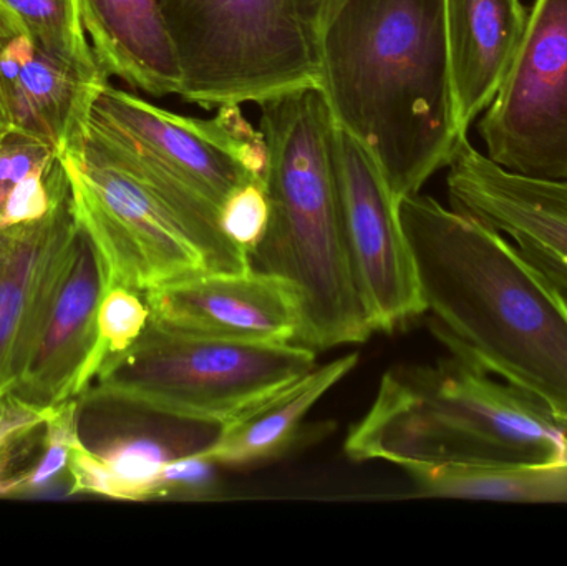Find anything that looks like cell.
Listing matches in <instances>:
<instances>
[{"mask_svg": "<svg viewBox=\"0 0 567 566\" xmlns=\"http://www.w3.org/2000/svg\"><path fill=\"white\" fill-rule=\"evenodd\" d=\"M76 226L70 193L42 218L0 229V404L12 385L17 349L33 299Z\"/></svg>", "mask_w": 567, "mask_h": 566, "instance_id": "obj_17", "label": "cell"}, {"mask_svg": "<svg viewBox=\"0 0 567 566\" xmlns=\"http://www.w3.org/2000/svg\"><path fill=\"white\" fill-rule=\"evenodd\" d=\"M216 464L202 457L198 452L178 455L163 469L159 475L158 498L172 501H206L218 494Z\"/></svg>", "mask_w": 567, "mask_h": 566, "instance_id": "obj_24", "label": "cell"}, {"mask_svg": "<svg viewBox=\"0 0 567 566\" xmlns=\"http://www.w3.org/2000/svg\"><path fill=\"white\" fill-rule=\"evenodd\" d=\"M148 321L150 309L145 296L122 286L106 289L99 311L100 366L132 348Z\"/></svg>", "mask_w": 567, "mask_h": 566, "instance_id": "obj_21", "label": "cell"}, {"mask_svg": "<svg viewBox=\"0 0 567 566\" xmlns=\"http://www.w3.org/2000/svg\"><path fill=\"white\" fill-rule=\"evenodd\" d=\"M105 291L102 259L79 225L33 299L3 402L45 415L90 388L102 368L99 311Z\"/></svg>", "mask_w": 567, "mask_h": 566, "instance_id": "obj_9", "label": "cell"}, {"mask_svg": "<svg viewBox=\"0 0 567 566\" xmlns=\"http://www.w3.org/2000/svg\"><path fill=\"white\" fill-rule=\"evenodd\" d=\"M297 7H299L300 16L302 19L313 27L317 16H319L320 7H322L323 0H296Z\"/></svg>", "mask_w": 567, "mask_h": 566, "instance_id": "obj_26", "label": "cell"}, {"mask_svg": "<svg viewBox=\"0 0 567 566\" xmlns=\"http://www.w3.org/2000/svg\"><path fill=\"white\" fill-rule=\"evenodd\" d=\"M402 469L423 497L567 502V465H406Z\"/></svg>", "mask_w": 567, "mask_h": 566, "instance_id": "obj_19", "label": "cell"}, {"mask_svg": "<svg viewBox=\"0 0 567 566\" xmlns=\"http://www.w3.org/2000/svg\"><path fill=\"white\" fill-rule=\"evenodd\" d=\"M86 136L182 183L221 206L249 182H265L266 140L241 105L219 106L213 119L182 115L106 83L90 113Z\"/></svg>", "mask_w": 567, "mask_h": 566, "instance_id": "obj_8", "label": "cell"}, {"mask_svg": "<svg viewBox=\"0 0 567 566\" xmlns=\"http://www.w3.org/2000/svg\"><path fill=\"white\" fill-rule=\"evenodd\" d=\"M265 185L271 216L252 268L281 276L302 306L299 344L313 351L360 344L373 335L360 298L333 176L332 113L319 86L261 103Z\"/></svg>", "mask_w": 567, "mask_h": 566, "instance_id": "obj_3", "label": "cell"}, {"mask_svg": "<svg viewBox=\"0 0 567 566\" xmlns=\"http://www.w3.org/2000/svg\"><path fill=\"white\" fill-rule=\"evenodd\" d=\"M143 296L150 322L169 331L276 344H299L302 335L296 288L256 268L195 276Z\"/></svg>", "mask_w": 567, "mask_h": 566, "instance_id": "obj_13", "label": "cell"}, {"mask_svg": "<svg viewBox=\"0 0 567 566\" xmlns=\"http://www.w3.org/2000/svg\"><path fill=\"white\" fill-rule=\"evenodd\" d=\"M73 212L113 286L146 295L212 272L252 268L229 239L219 208L182 183L85 135L82 153L63 156Z\"/></svg>", "mask_w": 567, "mask_h": 566, "instance_id": "obj_5", "label": "cell"}, {"mask_svg": "<svg viewBox=\"0 0 567 566\" xmlns=\"http://www.w3.org/2000/svg\"><path fill=\"white\" fill-rule=\"evenodd\" d=\"M359 354L343 356L284 389L275 398L218 428L198 454L216 465H249L281 457L293 444L313 405L353 371Z\"/></svg>", "mask_w": 567, "mask_h": 566, "instance_id": "obj_18", "label": "cell"}, {"mask_svg": "<svg viewBox=\"0 0 567 566\" xmlns=\"http://www.w3.org/2000/svg\"><path fill=\"white\" fill-rule=\"evenodd\" d=\"M316 368L302 344L169 331L148 321L135 344L103 362L89 391L189 424L221 428Z\"/></svg>", "mask_w": 567, "mask_h": 566, "instance_id": "obj_6", "label": "cell"}, {"mask_svg": "<svg viewBox=\"0 0 567 566\" xmlns=\"http://www.w3.org/2000/svg\"><path fill=\"white\" fill-rule=\"evenodd\" d=\"M433 332L567 428V299L499 231L415 193L399 202Z\"/></svg>", "mask_w": 567, "mask_h": 566, "instance_id": "obj_2", "label": "cell"}, {"mask_svg": "<svg viewBox=\"0 0 567 566\" xmlns=\"http://www.w3.org/2000/svg\"><path fill=\"white\" fill-rule=\"evenodd\" d=\"M333 176L347 251L375 332H392L425 315L399 202L372 156L336 125Z\"/></svg>", "mask_w": 567, "mask_h": 566, "instance_id": "obj_11", "label": "cell"}, {"mask_svg": "<svg viewBox=\"0 0 567 566\" xmlns=\"http://www.w3.org/2000/svg\"><path fill=\"white\" fill-rule=\"evenodd\" d=\"M79 9L106 75L152 96L178 95L182 70L163 0H79Z\"/></svg>", "mask_w": 567, "mask_h": 566, "instance_id": "obj_15", "label": "cell"}, {"mask_svg": "<svg viewBox=\"0 0 567 566\" xmlns=\"http://www.w3.org/2000/svg\"><path fill=\"white\" fill-rule=\"evenodd\" d=\"M452 209L515 239L567 299V179L506 172L463 136L449 165Z\"/></svg>", "mask_w": 567, "mask_h": 566, "instance_id": "obj_12", "label": "cell"}, {"mask_svg": "<svg viewBox=\"0 0 567 566\" xmlns=\"http://www.w3.org/2000/svg\"><path fill=\"white\" fill-rule=\"evenodd\" d=\"M480 135L506 172L566 182L567 0H535Z\"/></svg>", "mask_w": 567, "mask_h": 566, "instance_id": "obj_10", "label": "cell"}, {"mask_svg": "<svg viewBox=\"0 0 567 566\" xmlns=\"http://www.w3.org/2000/svg\"><path fill=\"white\" fill-rule=\"evenodd\" d=\"M59 155L52 146L40 140L10 132L0 142V213L30 175L49 165Z\"/></svg>", "mask_w": 567, "mask_h": 566, "instance_id": "obj_23", "label": "cell"}, {"mask_svg": "<svg viewBox=\"0 0 567 566\" xmlns=\"http://www.w3.org/2000/svg\"><path fill=\"white\" fill-rule=\"evenodd\" d=\"M20 30H23V25L19 17H17L6 3L0 2V49H2L3 43H6L13 33L20 32ZM10 132H12V125H10L9 115H7L2 86H0V142H2Z\"/></svg>", "mask_w": 567, "mask_h": 566, "instance_id": "obj_25", "label": "cell"}, {"mask_svg": "<svg viewBox=\"0 0 567 566\" xmlns=\"http://www.w3.org/2000/svg\"><path fill=\"white\" fill-rule=\"evenodd\" d=\"M109 83L40 49L25 29L0 49V86L12 132L32 136L56 153H82L93 102Z\"/></svg>", "mask_w": 567, "mask_h": 566, "instance_id": "obj_14", "label": "cell"}, {"mask_svg": "<svg viewBox=\"0 0 567 566\" xmlns=\"http://www.w3.org/2000/svg\"><path fill=\"white\" fill-rule=\"evenodd\" d=\"M343 451L400 469L567 465V428L538 399L453 356L385 372Z\"/></svg>", "mask_w": 567, "mask_h": 566, "instance_id": "obj_4", "label": "cell"}, {"mask_svg": "<svg viewBox=\"0 0 567 566\" xmlns=\"http://www.w3.org/2000/svg\"><path fill=\"white\" fill-rule=\"evenodd\" d=\"M22 22L30 39L50 55L85 70L105 72L86 40L79 0H0ZM106 73V72H105Z\"/></svg>", "mask_w": 567, "mask_h": 566, "instance_id": "obj_20", "label": "cell"}, {"mask_svg": "<svg viewBox=\"0 0 567 566\" xmlns=\"http://www.w3.org/2000/svg\"><path fill=\"white\" fill-rule=\"evenodd\" d=\"M271 216L265 182L255 179L229 195L219 213L223 229L251 258L265 238Z\"/></svg>", "mask_w": 567, "mask_h": 566, "instance_id": "obj_22", "label": "cell"}, {"mask_svg": "<svg viewBox=\"0 0 567 566\" xmlns=\"http://www.w3.org/2000/svg\"><path fill=\"white\" fill-rule=\"evenodd\" d=\"M312 32L336 125L372 156L396 202L420 193L466 136L445 0H323Z\"/></svg>", "mask_w": 567, "mask_h": 566, "instance_id": "obj_1", "label": "cell"}, {"mask_svg": "<svg viewBox=\"0 0 567 566\" xmlns=\"http://www.w3.org/2000/svg\"><path fill=\"white\" fill-rule=\"evenodd\" d=\"M446 40L463 133L495 99L525 33L522 0H445Z\"/></svg>", "mask_w": 567, "mask_h": 566, "instance_id": "obj_16", "label": "cell"}, {"mask_svg": "<svg viewBox=\"0 0 567 566\" xmlns=\"http://www.w3.org/2000/svg\"><path fill=\"white\" fill-rule=\"evenodd\" d=\"M185 102L261 103L319 86L312 27L296 0H163Z\"/></svg>", "mask_w": 567, "mask_h": 566, "instance_id": "obj_7", "label": "cell"}]
</instances>
